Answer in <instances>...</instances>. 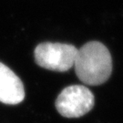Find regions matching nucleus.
<instances>
[{
  "label": "nucleus",
  "instance_id": "nucleus-1",
  "mask_svg": "<svg viewBox=\"0 0 123 123\" xmlns=\"http://www.w3.org/2000/svg\"><path fill=\"white\" fill-rule=\"evenodd\" d=\"M74 67L78 78L83 83L98 86L110 79L112 59L107 47L98 41H90L78 49Z\"/></svg>",
  "mask_w": 123,
  "mask_h": 123
},
{
  "label": "nucleus",
  "instance_id": "nucleus-2",
  "mask_svg": "<svg viewBox=\"0 0 123 123\" xmlns=\"http://www.w3.org/2000/svg\"><path fill=\"white\" fill-rule=\"evenodd\" d=\"M78 49L70 44L41 43L35 49L36 63L46 69L65 72L74 66Z\"/></svg>",
  "mask_w": 123,
  "mask_h": 123
},
{
  "label": "nucleus",
  "instance_id": "nucleus-3",
  "mask_svg": "<svg viewBox=\"0 0 123 123\" xmlns=\"http://www.w3.org/2000/svg\"><path fill=\"white\" fill-rule=\"evenodd\" d=\"M94 102V95L87 87L72 85L60 92L55 105L63 117L79 118L91 110Z\"/></svg>",
  "mask_w": 123,
  "mask_h": 123
},
{
  "label": "nucleus",
  "instance_id": "nucleus-4",
  "mask_svg": "<svg viewBox=\"0 0 123 123\" xmlns=\"http://www.w3.org/2000/svg\"><path fill=\"white\" fill-rule=\"evenodd\" d=\"M25 98L22 81L13 71L0 62V102L17 105Z\"/></svg>",
  "mask_w": 123,
  "mask_h": 123
}]
</instances>
